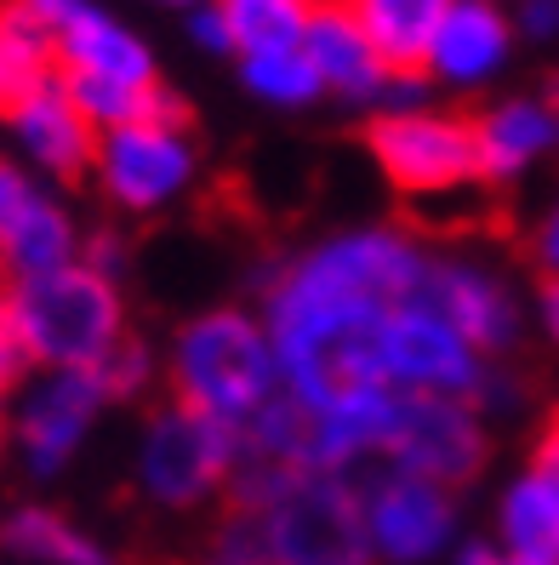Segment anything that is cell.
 Listing matches in <instances>:
<instances>
[{
	"mask_svg": "<svg viewBox=\"0 0 559 565\" xmlns=\"http://www.w3.org/2000/svg\"><path fill=\"white\" fill-rule=\"evenodd\" d=\"M240 81H246L251 97H262V104H275V109H309L314 97L325 92L320 75H314V63L303 57V46L240 57Z\"/></svg>",
	"mask_w": 559,
	"mask_h": 565,
	"instance_id": "23",
	"label": "cell"
},
{
	"mask_svg": "<svg viewBox=\"0 0 559 565\" xmlns=\"http://www.w3.org/2000/svg\"><path fill=\"white\" fill-rule=\"evenodd\" d=\"M92 178L120 212H160L194 183V138L183 115H149L97 131Z\"/></svg>",
	"mask_w": 559,
	"mask_h": 565,
	"instance_id": "7",
	"label": "cell"
},
{
	"mask_svg": "<svg viewBox=\"0 0 559 565\" xmlns=\"http://www.w3.org/2000/svg\"><path fill=\"white\" fill-rule=\"evenodd\" d=\"M52 63L57 75L120 81V86H160L154 46L97 0H69L52 23Z\"/></svg>",
	"mask_w": 559,
	"mask_h": 565,
	"instance_id": "13",
	"label": "cell"
},
{
	"mask_svg": "<svg viewBox=\"0 0 559 565\" xmlns=\"http://www.w3.org/2000/svg\"><path fill=\"white\" fill-rule=\"evenodd\" d=\"M104 406L109 401L92 372H41L18 394V412H12V446L23 457V469L35 480L63 475L75 462V451L86 446Z\"/></svg>",
	"mask_w": 559,
	"mask_h": 565,
	"instance_id": "10",
	"label": "cell"
},
{
	"mask_svg": "<svg viewBox=\"0 0 559 565\" xmlns=\"http://www.w3.org/2000/svg\"><path fill=\"white\" fill-rule=\"evenodd\" d=\"M217 7L228 18L235 57H251V52H291V46H303V29H309L320 0H217Z\"/></svg>",
	"mask_w": 559,
	"mask_h": 565,
	"instance_id": "22",
	"label": "cell"
},
{
	"mask_svg": "<svg viewBox=\"0 0 559 565\" xmlns=\"http://www.w3.org/2000/svg\"><path fill=\"white\" fill-rule=\"evenodd\" d=\"M303 57L314 63V75L325 92L348 97V104H383V86H388V63L377 57V46L366 41L354 7L348 0H320L309 29H303Z\"/></svg>",
	"mask_w": 559,
	"mask_h": 565,
	"instance_id": "17",
	"label": "cell"
},
{
	"mask_svg": "<svg viewBox=\"0 0 559 565\" xmlns=\"http://www.w3.org/2000/svg\"><path fill=\"white\" fill-rule=\"evenodd\" d=\"M383 377L400 394H445V401H474L485 377V354H474L451 331V320L429 297H406L383 320Z\"/></svg>",
	"mask_w": 559,
	"mask_h": 565,
	"instance_id": "9",
	"label": "cell"
},
{
	"mask_svg": "<svg viewBox=\"0 0 559 565\" xmlns=\"http://www.w3.org/2000/svg\"><path fill=\"white\" fill-rule=\"evenodd\" d=\"M80 241L86 235L75 228L69 206L46 183L0 160V275H7V286L80 263Z\"/></svg>",
	"mask_w": 559,
	"mask_h": 565,
	"instance_id": "11",
	"label": "cell"
},
{
	"mask_svg": "<svg viewBox=\"0 0 559 565\" xmlns=\"http://www.w3.org/2000/svg\"><path fill=\"white\" fill-rule=\"evenodd\" d=\"M0 303H7L23 365H35V372H92L126 338L120 280L86 269V263L12 280Z\"/></svg>",
	"mask_w": 559,
	"mask_h": 565,
	"instance_id": "3",
	"label": "cell"
},
{
	"mask_svg": "<svg viewBox=\"0 0 559 565\" xmlns=\"http://www.w3.org/2000/svg\"><path fill=\"white\" fill-rule=\"evenodd\" d=\"M92 377H97V388H104V401H131V394H143L154 383V354L138 338H120L104 360L92 365Z\"/></svg>",
	"mask_w": 559,
	"mask_h": 565,
	"instance_id": "24",
	"label": "cell"
},
{
	"mask_svg": "<svg viewBox=\"0 0 559 565\" xmlns=\"http://www.w3.org/2000/svg\"><path fill=\"white\" fill-rule=\"evenodd\" d=\"M497 7H503V0H497Z\"/></svg>",
	"mask_w": 559,
	"mask_h": 565,
	"instance_id": "38",
	"label": "cell"
},
{
	"mask_svg": "<svg viewBox=\"0 0 559 565\" xmlns=\"http://www.w3.org/2000/svg\"><path fill=\"white\" fill-rule=\"evenodd\" d=\"M183 29H189V41L201 52H217V57L235 52V41H228V18H223L217 0H194V7L183 12Z\"/></svg>",
	"mask_w": 559,
	"mask_h": 565,
	"instance_id": "25",
	"label": "cell"
},
{
	"mask_svg": "<svg viewBox=\"0 0 559 565\" xmlns=\"http://www.w3.org/2000/svg\"><path fill=\"white\" fill-rule=\"evenodd\" d=\"M548 104H553V115H559V81H553V92H548Z\"/></svg>",
	"mask_w": 559,
	"mask_h": 565,
	"instance_id": "34",
	"label": "cell"
},
{
	"mask_svg": "<svg viewBox=\"0 0 559 565\" xmlns=\"http://www.w3.org/2000/svg\"><path fill=\"white\" fill-rule=\"evenodd\" d=\"M0 543L35 565H109V554L57 509H12L7 525H0Z\"/></svg>",
	"mask_w": 559,
	"mask_h": 565,
	"instance_id": "21",
	"label": "cell"
},
{
	"mask_svg": "<svg viewBox=\"0 0 559 565\" xmlns=\"http://www.w3.org/2000/svg\"><path fill=\"white\" fill-rule=\"evenodd\" d=\"M23 377V354H18V338H12V320H7V303H0V394Z\"/></svg>",
	"mask_w": 559,
	"mask_h": 565,
	"instance_id": "31",
	"label": "cell"
},
{
	"mask_svg": "<svg viewBox=\"0 0 559 565\" xmlns=\"http://www.w3.org/2000/svg\"><path fill=\"white\" fill-rule=\"evenodd\" d=\"M531 263L542 269V280H559V201L542 212L537 235H531Z\"/></svg>",
	"mask_w": 559,
	"mask_h": 565,
	"instance_id": "28",
	"label": "cell"
},
{
	"mask_svg": "<svg viewBox=\"0 0 559 565\" xmlns=\"http://www.w3.org/2000/svg\"><path fill=\"white\" fill-rule=\"evenodd\" d=\"M7 126H12V143L18 154L35 166L46 178H80L92 172V154H97V131L92 120L75 109V97L63 92L57 75L35 81L18 104L7 109Z\"/></svg>",
	"mask_w": 559,
	"mask_h": 565,
	"instance_id": "16",
	"label": "cell"
},
{
	"mask_svg": "<svg viewBox=\"0 0 559 565\" xmlns=\"http://www.w3.org/2000/svg\"><path fill=\"white\" fill-rule=\"evenodd\" d=\"M240 469V435L228 423H212L201 412H189L166 401L138 446V486L149 503L160 509H201L206 497H217Z\"/></svg>",
	"mask_w": 559,
	"mask_h": 565,
	"instance_id": "5",
	"label": "cell"
},
{
	"mask_svg": "<svg viewBox=\"0 0 559 565\" xmlns=\"http://www.w3.org/2000/svg\"><path fill=\"white\" fill-rule=\"evenodd\" d=\"M548 435H553V440H559V412H553V423H548Z\"/></svg>",
	"mask_w": 559,
	"mask_h": 565,
	"instance_id": "36",
	"label": "cell"
},
{
	"mask_svg": "<svg viewBox=\"0 0 559 565\" xmlns=\"http://www.w3.org/2000/svg\"><path fill=\"white\" fill-rule=\"evenodd\" d=\"M366 149L377 160V172L411 201H434V194H456L480 183L474 120L445 115V109L377 115L366 126Z\"/></svg>",
	"mask_w": 559,
	"mask_h": 565,
	"instance_id": "6",
	"label": "cell"
},
{
	"mask_svg": "<svg viewBox=\"0 0 559 565\" xmlns=\"http://www.w3.org/2000/svg\"><path fill=\"white\" fill-rule=\"evenodd\" d=\"M429 257L400 228H343L286 263L262 303L275 343L280 394L303 412H325L383 377V320L422 291Z\"/></svg>",
	"mask_w": 559,
	"mask_h": 565,
	"instance_id": "1",
	"label": "cell"
},
{
	"mask_svg": "<svg viewBox=\"0 0 559 565\" xmlns=\"http://www.w3.org/2000/svg\"><path fill=\"white\" fill-rule=\"evenodd\" d=\"M201 565H269L257 554V543H251V531L240 525V520H228L223 531H217V543L206 548V559Z\"/></svg>",
	"mask_w": 559,
	"mask_h": 565,
	"instance_id": "26",
	"label": "cell"
},
{
	"mask_svg": "<svg viewBox=\"0 0 559 565\" xmlns=\"http://www.w3.org/2000/svg\"><path fill=\"white\" fill-rule=\"evenodd\" d=\"M417 297H429L474 354H503L519 338V309H514L508 286L491 269H480V263H463V257L434 263L429 257V275H422Z\"/></svg>",
	"mask_w": 559,
	"mask_h": 565,
	"instance_id": "15",
	"label": "cell"
},
{
	"mask_svg": "<svg viewBox=\"0 0 559 565\" xmlns=\"http://www.w3.org/2000/svg\"><path fill=\"white\" fill-rule=\"evenodd\" d=\"M497 537L508 559L559 565V440L542 428V440L525 462V475L497 503Z\"/></svg>",
	"mask_w": 559,
	"mask_h": 565,
	"instance_id": "18",
	"label": "cell"
},
{
	"mask_svg": "<svg viewBox=\"0 0 559 565\" xmlns=\"http://www.w3.org/2000/svg\"><path fill=\"white\" fill-rule=\"evenodd\" d=\"M280 394V365L262 315L206 309L183 320L172 343V401L212 423L240 428Z\"/></svg>",
	"mask_w": 559,
	"mask_h": 565,
	"instance_id": "4",
	"label": "cell"
},
{
	"mask_svg": "<svg viewBox=\"0 0 559 565\" xmlns=\"http://www.w3.org/2000/svg\"><path fill=\"white\" fill-rule=\"evenodd\" d=\"M0 451H7V423H0Z\"/></svg>",
	"mask_w": 559,
	"mask_h": 565,
	"instance_id": "37",
	"label": "cell"
},
{
	"mask_svg": "<svg viewBox=\"0 0 559 565\" xmlns=\"http://www.w3.org/2000/svg\"><path fill=\"white\" fill-rule=\"evenodd\" d=\"M29 86H35V75H29V70H23V63L12 57V46H7V35H0V115H7V109L18 104V97H23Z\"/></svg>",
	"mask_w": 559,
	"mask_h": 565,
	"instance_id": "30",
	"label": "cell"
},
{
	"mask_svg": "<svg viewBox=\"0 0 559 565\" xmlns=\"http://www.w3.org/2000/svg\"><path fill=\"white\" fill-rule=\"evenodd\" d=\"M348 7L366 29V41L377 46V57L388 63V75H422L451 0H348Z\"/></svg>",
	"mask_w": 559,
	"mask_h": 565,
	"instance_id": "20",
	"label": "cell"
},
{
	"mask_svg": "<svg viewBox=\"0 0 559 565\" xmlns=\"http://www.w3.org/2000/svg\"><path fill=\"white\" fill-rule=\"evenodd\" d=\"M359 509H366V537L372 554L388 565H422L451 548L456 537V503L451 491L417 475H383L359 486Z\"/></svg>",
	"mask_w": 559,
	"mask_h": 565,
	"instance_id": "12",
	"label": "cell"
},
{
	"mask_svg": "<svg viewBox=\"0 0 559 565\" xmlns=\"http://www.w3.org/2000/svg\"><path fill=\"white\" fill-rule=\"evenodd\" d=\"M519 41H559V0H514Z\"/></svg>",
	"mask_w": 559,
	"mask_h": 565,
	"instance_id": "27",
	"label": "cell"
},
{
	"mask_svg": "<svg viewBox=\"0 0 559 565\" xmlns=\"http://www.w3.org/2000/svg\"><path fill=\"white\" fill-rule=\"evenodd\" d=\"M80 263H86V269H97V275H109V280H120V263H126L120 235H92V241H80Z\"/></svg>",
	"mask_w": 559,
	"mask_h": 565,
	"instance_id": "29",
	"label": "cell"
},
{
	"mask_svg": "<svg viewBox=\"0 0 559 565\" xmlns=\"http://www.w3.org/2000/svg\"><path fill=\"white\" fill-rule=\"evenodd\" d=\"M154 7H183V12H189V7H194V0H154Z\"/></svg>",
	"mask_w": 559,
	"mask_h": 565,
	"instance_id": "33",
	"label": "cell"
},
{
	"mask_svg": "<svg viewBox=\"0 0 559 565\" xmlns=\"http://www.w3.org/2000/svg\"><path fill=\"white\" fill-rule=\"evenodd\" d=\"M497 565H525V559H508V554H503V548H497Z\"/></svg>",
	"mask_w": 559,
	"mask_h": 565,
	"instance_id": "35",
	"label": "cell"
},
{
	"mask_svg": "<svg viewBox=\"0 0 559 565\" xmlns=\"http://www.w3.org/2000/svg\"><path fill=\"white\" fill-rule=\"evenodd\" d=\"M485 417L469 401H445V394H400L388 423L383 462L394 475L434 480L445 491L469 486L485 469Z\"/></svg>",
	"mask_w": 559,
	"mask_h": 565,
	"instance_id": "8",
	"label": "cell"
},
{
	"mask_svg": "<svg viewBox=\"0 0 559 565\" xmlns=\"http://www.w3.org/2000/svg\"><path fill=\"white\" fill-rule=\"evenodd\" d=\"M508 57H514L508 7H497V0H451L422 75H429V86H445V92H480L508 70Z\"/></svg>",
	"mask_w": 559,
	"mask_h": 565,
	"instance_id": "14",
	"label": "cell"
},
{
	"mask_svg": "<svg viewBox=\"0 0 559 565\" xmlns=\"http://www.w3.org/2000/svg\"><path fill=\"white\" fill-rule=\"evenodd\" d=\"M542 326H548V338L559 343V280H542Z\"/></svg>",
	"mask_w": 559,
	"mask_h": 565,
	"instance_id": "32",
	"label": "cell"
},
{
	"mask_svg": "<svg viewBox=\"0 0 559 565\" xmlns=\"http://www.w3.org/2000/svg\"><path fill=\"white\" fill-rule=\"evenodd\" d=\"M559 149V115L548 97H497L485 115H474V154L480 183H514L531 166H542Z\"/></svg>",
	"mask_w": 559,
	"mask_h": 565,
	"instance_id": "19",
	"label": "cell"
},
{
	"mask_svg": "<svg viewBox=\"0 0 559 565\" xmlns=\"http://www.w3.org/2000/svg\"><path fill=\"white\" fill-rule=\"evenodd\" d=\"M235 520L251 531L257 554L269 565H377L366 537L359 486L332 469H275L246 462L235 480Z\"/></svg>",
	"mask_w": 559,
	"mask_h": 565,
	"instance_id": "2",
	"label": "cell"
}]
</instances>
